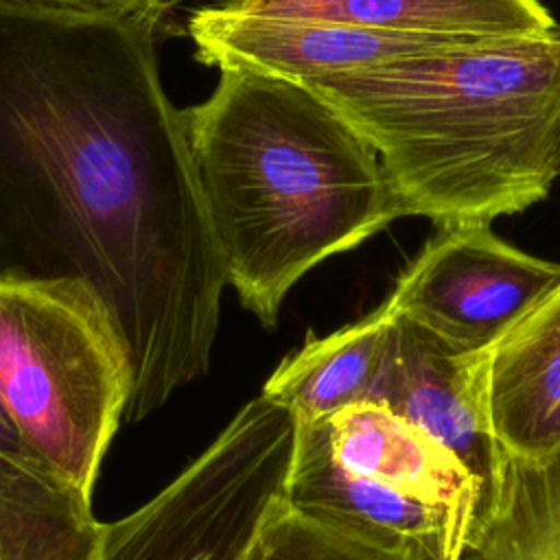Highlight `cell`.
<instances>
[{
	"instance_id": "cell-1",
	"label": "cell",
	"mask_w": 560,
	"mask_h": 560,
	"mask_svg": "<svg viewBox=\"0 0 560 560\" xmlns=\"http://www.w3.org/2000/svg\"><path fill=\"white\" fill-rule=\"evenodd\" d=\"M168 9L0 0V282L107 322L131 422L208 372L228 284L160 79Z\"/></svg>"
},
{
	"instance_id": "cell-2",
	"label": "cell",
	"mask_w": 560,
	"mask_h": 560,
	"mask_svg": "<svg viewBox=\"0 0 560 560\" xmlns=\"http://www.w3.org/2000/svg\"><path fill=\"white\" fill-rule=\"evenodd\" d=\"M372 147L400 217L490 225L560 177V26L306 83Z\"/></svg>"
},
{
	"instance_id": "cell-3",
	"label": "cell",
	"mask_w": 560,
	"mask_h": 560,
	"mask_svg": "<svg viewBox=\"0 0 560 560\" xmlns=\"http://www.w3.org/2000/svg\"><path fill=\"white\" fill-rule=\"evenodd\" d=\"M184 120L228 284L265 328L306 271L400 219L372 147L306 83L219 70Z\"/></svg>"
},
{
	"instance_id": "cell-4",
	"label": "cell",
	"mask_w": 560,
	"mask_h": 560,
	"mask_svg": "<svg viewBox=\"0 0 560 560\" xmlns=\"http://www.w3.org/2000/svg\"><path fill=\"white\" fill-rule=\"evenodd\" d=\"M284 505L407 560H457L479 527L466 466L378 400L298 424Z\"/></svg>"
},
{
	"instance_id": "cell-5",
	"label": "cell",
	"mask_w": 560,
	"mask_h": 560,
	"mask_svg": "<svg viewBox=\"0 0 560 560\" xmlns=\"http://www.w3.org/2000/svg\"><path fill=\"white\" fill-rule=\"evenodd\" d=\"M127 398L122 348L96 311L0 282V407L39 466L92 499Z\"/></svg>"
},
{
	"instance_id": "cell-6",
	"label": "cell",
	"mask_w": 560,
	"mask_h": 560,
	"mask_svg": "<svg viewBox=\"0 0 560 560\" xmlns=\"http://www.w3.org/2000/svg\"><path fill=\"white\" fill-rule=\"evenodd\" d=\"M295 429L258 394L153 499L103 525L96 560H247L284 501Z\"/></svg>"
},
{
	"instance_id": "cell-7",
	"label": "cell",
	"mask_w": 560,
	"mask_h": 560,
	"mask_svg": "<svg viewBox=\"0 0 560 560\" xmlns=\"http://www.w3.org/2000/svg\"><path fill=\"white\" fill-rule=\"evenodd\" d=\"M558 284L560 262L505 243L490 225H451L438 228L385 302L459 350H488Z\"/></svg>"
},
{
	"instance_id": "cell-8",
	"label": "cell",
	"mask_w": 560,
	"mask_h": 560,
	"mask_svg": "<svg viewBox=\"0 0 560 560\" xmlns=\"http://www.w3.org/2000/svg\"><path fill=\"white\" fill-rule=\"evenodd\" d=\"M490 357L492 348L459 350L392 311L372 394V400L420 427L466 466L479 488V525L499 501L510 459L492 422Z\"/></svg>"
},
{
	"instance_id": "cell-9",
	"label": "cell",
	"mask_w": 560,
	"mask_h": 560,
	"mask_svg": "<svg viewBox=\"0 0 560 560\" xmlns=\"http://www.w3.org/2000/svg\"><path fill=\"white\" fill-rule=\"evenodd\" d=\"M186 31L195 44V57L203 66L298 83L472 42L370 31L324 20L269 18L217 2L195 9L188 15Z\"/></svg>"
},
{
	"instance_id": "cell-10",
	"label": "cell",
	"mask_w": 560,
	"mask_h": 560,
	"mask_svg": "<svg viewBox=\"0 0 560 560\" xmlns=\"http://www.w3.org/2000/svg\"><path fill=\"white\" fill-rule=\"evenodd\" d=\"M490 409L508 455L560 448V284L492 348Z\"/></svg>"
},
{
	"instance_id": "cell-11",
	"label": "cell",
	"mask_w": 560,
	"mask_h": 560,
	"mask_svg": "<svg viewBox=\"0 0 560 560\" xmlns=\"http://www.w3.org/2000/svg\"><path fill=\"white\" fill-rule=\"evenodd\" d=\"M243 13L464 39L532 37L558 24L540 0H217Z\"/></svg>"
},
{
	"instance_id": "cell-12",
	"label": "cell",
	"mask_w": 560,
	"mask_h": 560,
	"mask_svg": "<svg viewBox=\"0 0 560 560\" xmlns=\"http://www.w3.org/2000/svg\"><path fill=\"white\" fill-rule=\"evenodd\" d=\"M392 308H378L330 335L306 341L265 381L260 396L287 409L298 424L332 416L350 405L372 400L381 376Z\"/></svg>"
},
{
	"instance_id": "cell-13",
	"label": "cell",
	"mask_w": 560,
	"mask_h": 560,
	"mask_svg": "<svg viewBox=\"0 0 560 560\" xmlns=\"http://www.w3.org/2000/svg\"><path fill=\"white\" fill-rule=\"evenodd\" d=\"M92 499L46 468L0 453V560H96Z\"/></svg>"
},
{
	"instance_id": "cell-14",
	"label": "cell",
	"mask_w": 560,
	"mask_h": 560,
	"mask_svg": "<svg viewBox=\"0 0 560 560\" xmlns=\"http://www.w3.org/2000/svg\"><path fill=\"white\" fill-rule=\"evenodd\" d=\"M457 560H560V448L510 455L499 501Z\"/></svg>"
},
{
	"instance_id": "cell-15",
	"label": "cell",
	"mask_w": 560,
	"mask_h": 560,
	"mask_svg": "<svg viewBox=\"0 0 560 560\" xmlns=\"http://www.w3.org/2000/svg\"><path fill=\"white\" fill-rule=\"evenodd\" d=\"M247 560H407L317 525L284 501L260 529Z\"/></svg>"
},
{
	"instance_id": "cell-16",
	"label": "cell",
	"mask_w": 560,
	"mask_h": 560,
	"mask_svg": "<svg viewBox=\"0 0 560 560\" xmlns=\"http://www.w3.org/2000/svg\"><path fill=\"white\" fill-rule=\"evenodd\" d=\"M0 453L37 464V459L26 451V446L22 444V440H20V435L15 433L13 424H11V422H9V418L4 416L2 407H0ZM37 466H39V464H37ZM42 468H44V466H42Z\"/></svg>"
},
{
	"instance_id": "cell-17",
	"label": "cell",
	"mask_w": 560,
	"mask_h": 560,
	"mask_svg": "<svg viewBox=\"0 0 560 560\" xmlns=\"http://www.w3.org/2000/svg\"><path fill=\"white\" fill-rule=\"evenodd\" d=\"M48 2H68V4H173V0H48Z\"/></svg>"
}]
</instances>
